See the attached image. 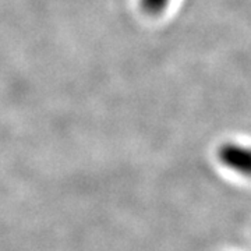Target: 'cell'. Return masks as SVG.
<instances>
[{"mask_svg":"<svg viewBox=\"0 0 251 251\" xmlns=\"http://www.w3.org/2000/svg\"><path fill=\"white\" fill-rule=\"evenodd\" d=\"M216 159L236 175L251 177V145L225 141L216 148Z\"/></svg>","mask_w":251,"mask_h":251,"instance_id":"6da1fadb","label":"cell"},{"mask_svg":"<svg viewBox=\"0 0 251 251\" xmlns=\"http://www.w3.org/2000/svg\"><path fill=\"white\" fill-rule=\"evenodd\" d=\"M171 1L172 0H140V6L147 16L158 17L165 13Z\"/></svg>","mask_w":251,"mask_h":251,"instance_id":"7a4b0ae2","label":"cell"}]
</instances>
